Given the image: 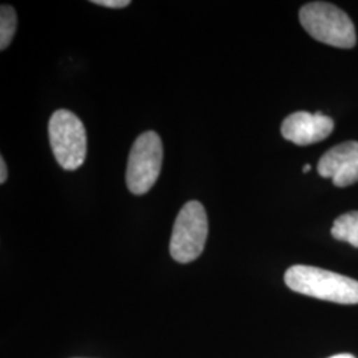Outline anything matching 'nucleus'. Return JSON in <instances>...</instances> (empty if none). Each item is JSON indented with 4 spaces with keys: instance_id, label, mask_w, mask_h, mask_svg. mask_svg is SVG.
<instances>
[{
    "instance_id": "f257e3e1",
    "label": "nucleus",
    "mask_w": 358,
    "mask_h": 358,
    "mask_svg": "<svg viewBox=\"0 0 358 358\" xmlns=\"http://www.w3.org/2000/svg\"><path fill=\"white\" fill-rule=\"evenodd\" d=\"M284 282L297 294L337 304H358V282L332 271L294 266L285 272Z\"/></svg>"
},
{
    "instance_id": "f03ea898",
    "label": "nucleus",
    "mask_w": 358,
    "mask_h": 358,
    "mask_svg": "<svg viewBox=\"0 0 358 358\" xmlns=\"http://www.w3.org/2000/svg\"><path fill=\"white\" fill-rule=\"evenodd\" d=\"M300 23L312 38L321 43L346 50L356 45L357 36L353 22L331 3H308L300 10Z\"/></svg>"
},
{
    "instance_id": "7ed1b4c3",
    "label": "nucleus",
    "mask_w": 358,
    "mask_h": 358,
    "mask_svg": "<svg viewBox=\"0 0 358 358\" xmlns=\"http://www.w3.org/2000/svg\"><path fill=\"white\" fill-rule=\"evenodd\" d=\"M50 142L56 161L65 170H76L87 157V131L75 113L60 109L50 120Z\"/></svg>"
},
{
    "instance_id": "20e7f679",
    "label": "nucleus",
    "mask_w": 358,
    "mask_h": 358,
    "mask_svg": "<svg viewBox=\"0 0 358 358\" xmlns=\"http://www.w3.org/2000/svg\"><path fill=\"white\" fill-rule=\"evenodd\" d=\"M208 235L205 207L192 201L182 207L170 241V254L178 263H190L203 252Z\"/></svg>"
},
{
    "instance_id": "39448f33",
    "label": "nucleus",
    "mask_w": 358,
    "mask_h": 358,
    "mask_svg": "<svg viewBox=\"0 0 358 358\" xmlns=\"http://www.w3.org/2000/svg\"><path fill=\"white\" fill-rule=\"evenodd\" d=\"M164 148L155 131H146L133 143L127 169V185L134 195L146 194L159 177Z\"/></svg>"
},
{
    "instance_id": "423d86ee",
    "label": "nucleus",
    "mask_w": 358,
    "mask_h": 358,
    "mask_svg": "<svg viewBox=\"0 0 358 358\" xmlns=\"http://www.w3.org/2000/svg\"><path fill=\"white\" fill-rule=\"evenodd\" d=\"M317 171L322 178L332 179L337 187H348L358 182V142L333 146L321 157Z\"/></svg>"
},
{
    "instance_id": "0eeeda50",
    "label": "nucleus",
    "mask_w": 358,
    "mask_h": 358,
    "mask_svg": "<svg viewBox=\"0 0 358 358\" xmlns=\"http://www.w3.org/2000/svg\"><path fill=\"white\" fill-rule=\"evenodd\" d=\"M334 122L321 112L315 115L308 112H296L288 115L282 124V137L299 146L312 145L331 136Z\"/></svg>"
},
{
    "instance_id": "6e6552de",
    "label": "nucleus",
    "mask_w": 358,
    "mask_h": 358,
    "mask_svg": "<svg viewBox=\"0 0 358 358\" xmlns=\"http://www.w3.org/2000/svg\"><path fill=\"white\" fill-rule=\"evenodd\" d=\"M332 236L358 248V211H350L337 217L333 223Z\"/></svg>"
},
{
    "instance_id": "1a4fd4ad",
    "label": "nucleus",
    "mask_w": 358,
    "mask_h": 358,
    "mask_svg": "<svg viewBox=\"0 0 358 358\" xmlns=\"http://www.w3.org/2000/svg\"><path fill=\"white\" fill-rule=\"evenodd\" d=\"M17 17L11 6L3 4L0 8V50L4 51L13 41L16 32Z\"/></svg>"
},
{
    "instance_id": "9d476101",
    "label": "nucleus",
    "mask_w": 358,
    "mask_h": 358,
    "mask_svg": "<svg viewBox=\"0 0 358 358\" xmlns=\"http://www.w3.org/2000/svg\"><path fill=\"white\" fill-rule=\"evenodd\" d=\"M92 3L108 8H125L130 4L129 0H93Z\"/></svg>"
},
{
    "instance_id": "9b49d317",
    "label": "nucleus",
    "mask_w": 358,
    "mask_h": 358,
    "mask_svg": "<svg viewBox=\"0 0 358 358\" xmlns=\"http://www.w3.org/2000/svg\"><path fill=\"white\" fill-rule=\"evenodd\" d=\"M7 174H8V171H7V165H6L4 158L1 157V158H0V183H4V182H6V179H7Z\"/></svg>"
},
{
    "instance_id": "f8f14e48",
    "label": "nucleus",
    "mask_w": 358,
    "mask_h": 358,
    "mask_svg": "<svg viewBox=\"0 0 358 358\" xmlns=\"http://www.w3.org/2000/svg\"><path fill=\"white\" fill-rule=\"evenodd\" d=\"M329 358H356L355 356H352V355H348V353H344V355H336V356H332V357Z\"/></svg>"
},
{
    "instance_id": "ddd939ff",
    "label": "nucleus",
    "mask_w": 358,
    "mask_h": 358,
    "mask_svg": "<svg viewBox=\"0 0 358 358\" xmlns=\"http://www.w3.org/2000/svg\"><path fill=\"white\" fill-rule=\"evenodd\" d=\"M310 170V165H306V166L303 167V171L304 173H308Z\"/></svg>"
}]
</instances>
